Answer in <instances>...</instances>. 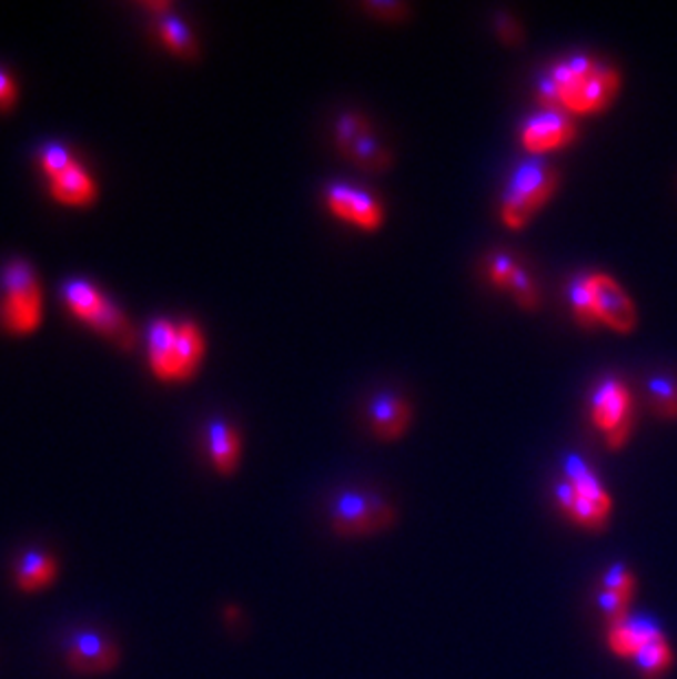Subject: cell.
<instances>
[{
	"mask_svg": "<svg viewBox=\"0 0 677 679\" xmlns=\"http://www.w3.org/2000/svg\"><path fill=\"white\" fill-rule=\"evenodd\" d=\"M548 73L559 87L564 111L572 114L605 111L620 91V73L589 53H572Z\"/></svg>",
	"mask_w": 677,
	"mask_h": 679,
	"instance_id": "cell-1",
	"label": "cell"
},
{
	"mask_svg": "<svg viewBox=\"0 0 677 679\" xmlns=\"http://www.w3.org/2000/svg\"><path fill=\"white\" fill-rule=\"evenodd\" d=\"M557 188L559 170L546 156L531 154L517 163L504 185L499 201L504 225L522 229L555 196Z\"/></svg>",
	"mask_w": 677,
	"mask_h": 679,
	"instance_id": "cell-2",
	"label": "cell"
},
{
	"mask_svg": "<svg viewBox=\"0 0 677 679\" xmlns=\"http://www.w3.org/2000/svg\"><path fill=\"white\" fill-rule=\"evenodd\" d=\"M0 320L13 335H27L42 320V288L27 260H11L0 271Z\"/></svg>",
	"mask_w": 677,
	"mask_h": 679,
	"instance_id": "cell-3",
	"label": "cell"
},
{
	"mask_svg": "<svg viewBox=\"0 0 677 679\" xmlns=\"http://www.w3.org/2000/svg\"><path fill=\"white\" fill-rule=\"evenodd\" d=\"M331 528L338 537H370L396 524V508L370 490H341L331 501Z\"/></svg>",
	"mask_w": 677,
	"mask_h": 679,
	"instance_id": "cell-4",
	"label": "cell"
},
{
	"mask_svg": "<svg viewBox=\"0 0 677 679\" xmlns=\"http://www.w3.org/2000/svg\"><path fill=\"white\" fill-rule=\"evenodd\" d=\"M589 416L594 427L603 434L612 452L623 449L634 432V398L629 387L616 378H603L589 398Z\"/></svg>",
	"mask_w": 677,
	"mask_h": 679,
	"instance_id": "cell-5",
	"label": "cell"
},
{
	"mask_svg": "<svg viewBox=\"0 0 677 679\" xmlns=\"http://www.w3.org/2000/svg\"><path fill=\"white\" fill-rule=\"evenodd\" d=\"M576 134V119L564 109H539L524 121L519 130L522 145L535 156H544L550 150L572 143Z\"/></svg>",
	"mask_w": 677,
	"mask_h": 679,
	"instance_id": "cell-6",
	"label": "cell"
},
{
	"mask_svg": "<svg viewBox=\"0 0 677 679\" xmlns=\"http://www.w3.org/2000/svg\"><path fill=\"white\" fill-rule=\"evenodd\" d=\"M326 205L338 221L365 231H376L385 221L383 203L372 192L352 183H331L326 188Z\"/></svg>",
	"mask_w": 677,
	"mask_h": 679,
	"instance_id": "cell-7",
	"label": "cell"
},
{
	"mask_svg": "<svg viewBox=\"0 0 677 679\" xmlns=\"http://www.w3.org/2000/svg\"><path fill=\"white\" fill-rule=\"evenodd\" d=\"M589 284L598 322L620 335L631 333L638 324V313L627 291L607 273H589Z\"/></svg>",
	"mask_w": 677,
	"mask_h": 679,
	"instance_id": "cell-8",
	"label": "cell"
},
{
	"mask_svg": "<svg viewBox=\"0 0 677 679\" xmlns=\"http://www.w3.org/2000/svg\"><path fill=\"white\" fill-rule=\"evenodd\" d=\"M67 662L80 676H102L119 665V649L100 631H75L67 640Z\"/></svg>",
	"mask_w": 677,
	"mask_h": 679,
	"instance_id": "cell-9",
	"label": "cell"
},
{
	"mask_svg": "<svg viewBox=\"0 0 677 679\" xmlns=\"http://www.w3.org/2000/svg\"><path fill=\"white\" fill-rule=\"evenodd\" d=\"M486 273L488 280L508 291L513 295V300L526 308V311H535L539 308V288L537 282L531 277V273L519 264V260H515L511 253L506 251H495L486 257Z\"/></svg>",
	"mask_w": 677,
	"mask_h": 679,
	"instance_id": "cell-10",
	"label": "cell"
},
{
	"mask_svg": "<svg viewBox=\"0 0 677 679\" xmlns=\"http://www.w3.org/2000/svg\"><path fill=\"white\" fill-rule=\"evenodd\" d=\"M414 418V409L407 398L396 392H381L367 405V425L372 434L383 443H394L405 436Z\"/></svg>",
	"mask_w": 677,
	"mask_h": 679,
	"instance_id": "cell-11",
	"label": "cell"
},
{
	"mask_svg": "<svg viewBox=\"0 0 677 679\" xmlns=\"http://www.w3.org/2000/svg\"><path fill=\"white\" fill-rule=\"evenodd\" d=\"M665 636L658 620L651 616H627L607 625V647L616 658L634 660L636 653L651 640Z\"/></svg>",
	"mask_w": 677,
	"mask_h": 679,
	"instance_id": "cell-12",
	"label": "cell"
},
{
	"mask_svg": "<svg viewBox=\"0 0 677 679\" xmlns=\"http://www.w3.org/2000/svg\"><path fill=\"white\" fill-rule=\"evenodd\" d=\"M564 475L565 482L572 484V488L576 490L578 497L592 501L594 506H598L607 513H614L612 495L607 493L605 484L600 482L596 470L589 466V462H585L578 453H567L565 455Z\"/></svg>",
	"mask_w": 677,
	"mask_h": 679,
	"instance_id": "cell-13",
	"label": "cell"
},
{
	"mask_svg": "<svg viewBox=\"0 0 677 679\" xmlns=\"http://www.w3.org/2000/svg\"><path fill=\"white\" fill-rule=\"evenodd\" d=\"M208 452L214 468L221 475H231L238 470L240 455H242V440L238 429L226 423L225 418H214L208 427Z\"/></svg>",
	"mask_w": 677,
	"mask_h": 679,
	"instance_id": "cell-14",
	"label": "cell"
},
{
	"mask_svg": "<svg viewBox=\"0 0 677 679\" xmlns=\"http://www.w3.org/2000/svg\"><path fill=\"white\" fill-rule=\"evenodd\" d=\"M13 578L20 591L38 594L51 587L58 578V561L40 550H31L20 557L13 569Z\"/></svg>",
	"mask_w": 677,
	"mask_h": 679,
	"instance_id": "cell-15",
	"label": "cell"
},
{
	"mask_svg": "<svg viewBox=\"0 0 677 679\" xmlns=\"http://www.w3.org/2000/svg\"><path fill=\"white\" fill-rule=\"evenodd\" d=\"M49 190L53 199L67 205H87L98 196V183L80 163H73L69 170L51 176Z\"/></svg>",
	"mask_w": 677,
	"mask_h": 679,
	"instance_id": "cell-16",
	"label": "cell"
},
{
	"mask_svg": "<svg viewBox=\"0 0 677 679\" xmlns=\"http://www.w3.org/2000/svg\"><path fill=\"white\" fill-rule=\"evenodd\" d=\"M205 354L203 331L194 322H183L176 326L174 343V381H188L199 369Z\"/></svg>",
	"mask_w": 677,
	"mask_h": 679,
	"instance_id": "cell-17",
	"label": "cell"
},
{
	"mask_svg": "<svg viewBox=\"0 0 677 679\" xmlns=\"http://www.w3.org/2000/svg\"><path fill=\"white\" fill-rule=\"evenodd\" d=\"M555 497H557L559 508L572 519V524H576V526H580L585 530H594V533L607 528L612 513H607V510L594 506L592 501L578 497L569 482L564 479V482L557 484Z\"/></svg>",
	"mask_w": 677,
	"mask_h": 679,
	"instance_id": "cell-18",
	"label": "cell"
},
{
	"mask_svg": "<svg viewBox=\"0 0 677 679\" xmlns=\"http://www.w3.org/2000/svg\"><path fill=\"white\" fill-rule=\"evenodd\" d=\"M174 343L176 326L168 320H154L148 328L150 367L163 381H174Z\"/></svg>",
	"mask_w": 677,
	"mask_h": 679,
	"instance_id": "cell-19",
	"label": "cell"
},
{
	"mask_svg": "<svg viewBox=\"0 0 677 679\" xmlns=\"http://www.w3.org/2000/svg\"><path fill=\"white\" fill-rule=\"evenodd\" d=\"M62 297H64L67 306L71 308V313L87 324H91L100 315V311L107 302V295H102V291L98 286H93L91 282L80 280V277L67 280L62 284Z\"/></svg>",
	"mask_w": 677,
	"mask_h": 679,
	"instance_id": "cell-20",
	"label": "cell"
},
{
	"mask_svg": "<svg viewBox=\"0 0 677 679\" xmlns=\"http://www.w3.org/2000/svg\"><path fill=\"white\" fill-rule=\"evenodd\" d=\"M354 165L367 172H383L392 165V152L390 148L374 134V130L358 136L345 152H343Z\"/></svg>",
	"mask_w": 677,
	"mask_h": 679,
	"instance_id": "cell-21",
	"label": "cell"
},
{
	"mask_svg": "<svg viewBox=\"0 0 677 679\" xmlns=\"http://www.w3.org/2000/svg\"><path fill=\"white\" fill-rule=\"evenodd\" d=\"M643 679H663L676 665L674 649L665 636L647 642L634 658Z\"/></svg>",
	"mask_w": 677,
	"mask_h": 679,
	"instance_id": "cell-22",
	"label": "cell"
},
{
	"mask_svg": "<svg viewBox=\"0 0 677 679\" xmlns=\"http://www.w3.org/2000/svg\"><path fill=\"white\" fill-rule=\"evenodd\" d=\"M567 300H569V308L572 315L576 320V324L580 328H596L598 315H596V306H594V295H592V284H589V275H576L572 277L569 286H567Z\"/></svg>",
	"mask_w": 677,
	"mask_h": 679,
	"instance_id": "cell-23",
	"label": "cell"
},
{
	"mask_svg": "<svg viewBox=\"0 0 677 679\" xmlns=\"http://www.w3.org/2000/svg\"><path fill=\"white\" fill-rule=\"evenodd\" d=\"M161 38L185 58H194L199 53V44L185 20H181L176 13H161L156 20Z\"/></svg>",
	"mask_w": 677,
	"mask_h": 679,
	"instance_id": "cell-24",
	"label": "cell"
},
{
	"mask_svg": "<svg viewBox=\"0 0 677 679\" xmlns=\"http://www.w3.org/2000/svg\"><path fill=\"white\" fill-rule=\"evenodd\" d=\"M91 326L95 331H100L102 335L117 341L121 347H132L134 345V331L128 324V317L121 313V308L109 297H107L100 315L91 322Z\"/></svg>",
	"mask_w": 677,
	"mask_h": 679,
	"instance_id": "cell-25",
	"label": "cell"
},
{
	"mask_svg": "<svg viewBox=\"0 0 677 679\" xmlns=\"http://www.w3.org/2000/svg\"><path fill=\"white\" fill-rule=\"evenodd\" d=\"M647 394L654 412L665 420H677V378L669 374H654L647 381Z\"/></svg>",
	"mask_w": 677,
	"mask_h": 679,
	"instance_id": "cell-26",
	"label": "cell"
},
{
	"mask_svg": "<svg viewBox=\"0 0 677 679\" xmlns=\"http://www.w3.org/2000/svg\"><path fill=\"white\" fill-rule=\"evenodd\" d=\"M372 130V123L367 121V116L354 111L341 114L335 123V141L341 152H345L358 136H363L365 132Z\"/></svg>",
	"mask_w": 677,
	"mask_h": 679,
	"instance_id": "cell-27",
	"label": "cell"
},
{
	"mask_svg": "<svg viewBox=\"0 0 677 679\" xmlns=\"http://www.w3.org/2000/svg\"><path fill=\"white\" fill-rule=\"evenodd\" d=\"M603 589L614 591V594H620V596L634 600V594H636V576L629 571V567L623 566V564H616V566L609 567V569L603 574Z\"/></svg>",
	"mask_w": 677,
	"mask_h": 679,
	"instance_id": "cell-28",
	"label": "cell"
},
{
	"mask_svg": "<svg viewBox=\"0 0 677 679\" xmlns=\"http://www.w3.org/2000/svg\"><path fill=\"white\" fill-rule=\"evenodd\" d=\"M73 163V154L62 143H47L44 148H40V165L49 179L69 170Z\"/></svg>",
	"mask_w": 677,
	"mask_h": 679,
	"instance_id": "cell-29",
	"label": "cell"
},
{
	"mask_svg": "<svg viewBox=\"0 0 677 679\" xmlns=\"http://www.w3.org/2000/svg\"><path fill=\"white\" fill-rule=\"evenodd\" d=\"M603 616L607 618V625L612 622H618V620H625L629 616V598L620 596V594H614V591H607V589H600L598 598H596Z\"/></svg>",
	"mask_w": 677,
	"mask_h": 679,
	"instance_id": "cell-30",
	"label": "cell"
},
{
	"mask_svg": "<svg viewBox=\"0 0 677 679\" xmlns=\"http://www.w3.org/2000/svg\"><path fill=\"white\" fill-rule=\"evenodd\" d=\"M361 7L367 13L385 18V20H403L412 13V7L403 0H363Z\"/></svg>",
	"mask_w": 677,
	"mask_h": 679,
	"instance_id": "cell-31",
	"label": "cell"
},
{
	"mask_svg": "<svg viewBox=\"0 0 677 679\" xmlns=\"http://www.w3.org/2000/svg\"><path fill=\"white\" fill-rule=\"evenodd\" d=\"M495 27H497V33H499L504 40H508V42H517V40H522V36H524L519 20H517L515 16H511L508 11H499V13L495 16Z\"/></svg>",
	"mask_w": 677,
	"mask_h": 679,
	"instance_id": "cell-32",
	"label": "cell"
},
{
	"mask_svg": "<svg viewBox=\"0 0 677 679\" xmlns=\"http://www.w3.org/2000/svg\"><path fill=\"white\" fill-rule=\"evenodd\" d=\"M16 100V84L11 80V75L0 69V109H9Z\"/></svg>",
	"mask_w": 677,
	"mask_h": 679,
	"instance_id": "cell-33",
	"label": "cell"
}]
</instances>
